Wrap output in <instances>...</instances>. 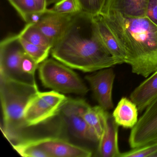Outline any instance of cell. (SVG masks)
Returning a JSON list of instances; mask_svg holds the SVG:
<instances>
[{
	"label": "cell",
	"instance_id": "obj_13",
	"mask_svg": "<svg viewBox=\"0 0 157 157\" xmlns=\"http://www.w3.org/2000/svg\"><path fill=\"white\" fill-rule=\"evenodd\" d=\"M148 0H105L101 13L113 11L130 18L146 17Z\"/></svg>",
	"mask_w": 157,
	"mask_h": 157
},
{
	"label": "cell",
	"instance_id": "obj_24",
	"mask_svg": "<svg viewBox=\"0 0 157 157\" xmlns=\"http://www.w3.org/2000/svg\"><path fill=\"white\" fill-rule=\"evenodd\" d=\"M39 65V64L36 63L33 59L26 53L21 62V69L25 75L35 78L36 70L38 68Z\"/></svg>",
	"mask_w": 157,
	"mask_h": 157
},
{
	"label": "cell",
	"instance_id": "obj_19",
	"mask_svg": "<svg viewBox=\"0 0 157 157\" xmlns=\"http://www.w3.org/2000/svg\"><path fill=\"white\" fill-rule=\"evenodd\" d=\"M19 38L26 54L33 59L36 63L41 64L47 59L49 53L51 52L50 50L29 43L20 36Z\"/></svg>",
	"mask_w": 157,
	"mask_h": 157
},
{
	"label": "cell",
	"instance_id": "obj_22",
	"mask_svg": "<svg viewBox=\"0 0 157 157\" xmlns=\"http://www.w3.org/2000/svg\"><path fill=\"white\" fill-rule=\"evenodd\" d=\"M16 10L20 16L23 18L29 13L38 11V8L34 0H8Z\"/></svg>",
	"mask_w": 157,
	"mask_h": 157
},
{
	"label": "cell",
	"instance_id": "obj_9",
	"mask_svg": "<svg viewBox=\"0 0 157 157\" xmlns=\"http://www.w3.org/2000/svg\"><path fill=\"white\" fill-rule=\"evenodd\" d=\"M115 77L112 67L97 71L85 77L99 105L106 111L113 108L112 94Z\"/></svg>",
	"mask_w": 157,
	"mask_h": 157
},
{
	"label": "cell",
	"instance_id": "obj_26",
	"mask_svg": "<svg viewBox=\"0 0 157 157\" xmlns=\"http://www.w3.org/2000/svg\"><path fill=\"white\" fill-rule=\"evenodd\" d=\"M45 12L39 11L34 12L31 13L27 14L26 16H25L23 19L25 22L27 23V24H36L40 21V20L43 18Z\"/></svg>",
	"mask_w": 157,
	"mask_h": 157
},
{
	"label": "cell",
	"instance_id": "obj_12",
	"mask_svg": "<svg viewBox=\"0 0 157 157\" xmlns=\"http://www.w3.org/2000/svg\"><path fill=\"white\" fill-rule=\"evenodd\" d=\"M118 127L112 114L108 113L102 134L98 141L96 156L120 157L121 152L118 146Z\"/></svg>",
	"mask_w": 157,
	"mask_h": 157
},
{
	"label": "cell",
	"instance_id": "obj_16",
	"mask_svg": "<svg viewBox=\"0 0 157 157\" xmlns=\"http://www.w3.org/2000/svg\"><path fill=\"white\" fill-rule=\"evenodd\" d=\"M138 112L135 103L130 99L123 97L117 103L112 116L119 126L132 128L138 121Z\"/></svg>",
	"mask_w": 157,
	"mask_h": 157
},
{
	"label": "cell",
	"instance_id": "obj_15",
	"mask_svg": "<svg viewBox=\"0 0 157 157\" xmlns=\"http://www.w3.org/2000/svg\"><path fill=\"white\" fill-rule=\"evenodd\" d=\"M99 38L107 52L121 64L125 63L126 56L116 38L101 14L94 16Z\"/></svg>",
	"mask_w": 157,
	"mask_h": 157
},
{
	"label": "cell",
	"instance_id": "obj_20",
	"mask_svg": "<svg viewBox=\"0 0 157 157\" xmlns=\"http://www.w3.org/2000/svg\"><path fill=\"white\" fill-rule=\"evenodd\" d=\"M50 10L63 14H76L82 11L77 0H60Z\"/></svg>",
	"mask_w": 157,
	"mask_h": 157
},
{
	"label": "cell",
	"instance_id": "obj_29",
	"mask_svg": "<svg viewBox=\"0 0 157 157\" xmlns=\"http://www.w3.org/2000/svg\"><path fill=\"white\" fill-rule=\"evenodd\" d=\"M153 157H157V152L153 155Z\"/></svg>",
	"mask_w": 157,
	"mask_h": 157
},
{
	"label": "cell",
	"instance_id": "obj_21",
	"mask_svg": "<svg viewBox=\"0 0 157 157\" xmlns=\"http://www.w3.org/2000/svg\"><path fill=\"white\" fill-rule=\"evenodd\" d=\"M157 152V141L121 152L120 157H153Z\"/></svg>",
	"mask_w": 157,
	"mask_h": 157
},
{
	"label": "cell",
	"instance_id": "obj_17",
	"mask_svg": "<svg viewBox=\"0 0 157 157\" xmlns=\"http://www.w3.org/2000/svg\"><path fill=\"white\" fill-rule=\"evenodd\" d=\"M108 112L100 105L87 108L83 114L84 120L100 140L104 127L105 118Z\"/></svg>",
	"mask_w": 157,
	"mask_h": 157
},
{
	"label": "cell",
	"instance_id": "obj_7",
	"mask_svg": "<svg viewBox=\"0 0 157 157\" xmlns=\"http://www.w3.org/2000/svg\"><path fill=\"white\" fill-rule=\"evenodd\" d=\"M81 99L68 98L58 115L71 134L80 139L98 142L99 139L83 117V114L90 106Z\"/></svg>",
	"mask_w": 157,
	"mask_h": 157
},
{
	"label": "cell",
	"instance_id": "obj_28",
	"mask_svg": "<svg viewBox=\"0 0 157 157\" xmlns=\"http://www.w3.org/2000/svg\"><path fill=\"white\" fill-rule=\"evenodd\" d=\"M59 1L60 0H47L48 6H49V5L54 4V3H56Z\"/></svg>",
	"mask_w": 157,
	"mask_h": 157
},
{
	"label": "cell",
	"instance_id": "obj_23",
	"mask_svg": "<svg viewBox=\"0 0 157 157\" xmlns=\"http://www.w3.org/2000/svg\"><path fill=\"white\" fill-rule=\"evenodd\" d=\"M82 11L92 16L101 13L105 0H77Z\"/></svg>",
	"mask_w": 157,
	"mask_h": 157
},
{
	"label": "cell",
	"instance_id": "obj_1",
	"mask_svg": "<svg viewBox=\"0 0 157 157\" xmlns=\"http://www.w3.org/2000/svg\"><path fill=\"white\" fill-rule=\"evenodd\" d=\"M51 53L58 61L83 72H94L121 64L103 45L94 16L83 11L74 15Z\"/></svg>",
	"mask_w": 157,
	"mask_h": 157
},
{
	"label": "cell",
	"instance_id": "obj_2",
	"mask_svg": "<svg viewBox=\"0 0 157 157\" xmlns=\"http://www.w3.org/2000/svg\"><path fill=\"white\" fill-rule=\"evenodd\" d=\"M125 54L134 74L147 78L157 71V26L146 17L130 18L115 12L100 13Z\"/></svg>",
	"mask_w": 157,
	"mask_h": 157
},
{
	"label": "cell",
	"instance_id": "obj_18",
	"mask_svg": "<svg viewBox=\"0 0 157 157\" xmlns=\"http://www.w3.org/2000/svg\"><path fill=\"white\" fill-rule=\"evenodd\" d=\"M29 43L51 51L54 44L35 24H27L18 34Z\"/></svg>",
	"mask_w": 157,
	"mask_h": 157
},
{
	"label": "cell",
	"instance_id": "obj_4",
	"mask_svg": "<svg viewBox=\"0 0 157 157\" xmlns=\"http://www.w3.org/2000/svg\"><path fill=\"white\" fill-rule=\"evenodd\" d=\"M38 72L44 87L61 94L85 95L89 89L71 68L56 59H47L39 64Z\"/></svg>",
	"mask_w": 157,
	"mask_h": 157
},
{
	"label": "cell",
	"instance_id": "obj_27",
	"mask_svg": "<svg viewBox=\"0 0 157 157\" xmlns=\"http://www.w3.org/2000/svg\"><path fill=\"white\" fill-rule=\"evenodd\" d=\"M38 10L40 11L45 12L47 10V0H34Z\"/></svg>",
	"mask_w": 157,
	"mask_h": 157
},
{
	"label": "cell",
	"instance_id": "obj_10",
	"mask_svg": "<svg viewBox=\"0 0 157 157\" xmlns=\"http://www.w3.org/2000/svg\"><path fill=\"white\" fill-rule=\"evenodd\" d=\"M33 139L48 157H90L92 155L90 150L59 138L46 137Z\"/></svg>",
	"mask_w": 157,
	"mask_h": 157
},
{
	"label": "cell",
	"instance_id": "obj_3",
	"mask_svg": "<svg viewBox=\"0 0 157 157\" xmlns=\"http://www.w3.org/2000/svg\"><path fill=\"white\" fill-rule=\"evenodd\" d=\"M36 82L30 83L0 76V97L3 114L2 130L12 145L24 140L28 127L24 113L31 99L39 92Z\"/></svg>",
	"mask_w": 157,
	"mask_h": 157
},
{
	"label": "cell",
	"instance_id": "obj_5",
	"mask_svg": "<svg viewBox=\"0 0 157 157\" xmlns=\"http://www.w3.org/2000/svg\"><path fill=\"white\" fill-rule=\"evenodd\" d=\"M68 98L54 90L39 91L29 101L25 110L24 117L27 126L37 125L58 115Z\"/></svg>",
	"mask_w": 157,
	"mask_h": 157
},
{
	"label": "cell",
	"instance_id": "obj_8",
	"mask_svg": "<svg viewBox=\"0 0 157 157\" xmlns=\"http://www.w3.org/2000/svg\"><path fill=\"white\" fill-rule=\"evenodd\" d=\"M157 141V97L148 106L131 128L128 143L132 148Z\"/></svg>",
	"mask_w": 157,
	"mask_h": 157
},
{
	"label": "cell",
	"instance_id": "obj_14",
	"mask_svg": "<svg viewBox=\"0 0 157 157\" xmlns=\"http://www.w3.org/2000/svg\"><path fill=\"white\" fill-rule=\"evenodd\" d=\"M147 78L130 94V99L139 112H144L157 97V71Z\"/></svg>",
	"mask_w": 157,
	"mask_h": 157
},
{
	"label": "cell",
	"instance_id": "obj_25",
	"mask_svg": "<svg viewBox=\"0 0 157 157\" xmlns=\"http://www.w3.org/2000/svg\"><path fill=\"white\" fill-rule=\"evenodd\" d=\"M146 17L157 26V0H148Z\"/></svg>",
	"mask_w": 157,
	"mask_h": 157
},
{
	"label": "cell",
	"instance_id": "obj_11",
	"mask_svg": "<svg viewBox=\"0 0 157 157\" xmlns=\"http://www.w3.org/2000/svg\"><path fill=\"white\" fill-rule=\"evenodd\" d=\"M75 15L60 14L47 9L36 25L55 44L66 32Z\"/></svg>",
	"mask_w": 157,
	"mask_h": 157
},
{
	"label": "cell",
	"instance_id": "obj_6",
	"mask_svg": "<svg viewBox=\"0 0 157 157\" xmlns=\"http://www.w3.org/2000/svg\"><path fill=\"white\" fill-rule=\"evenodd\" d=\"M26 54L18 35L9 36L0 44V76L24 82L35 83L34 77L25 74L21 62Z\"/></svg>",
	"mask_w": 157,
	"mask_h": 157
}]
</instances>
